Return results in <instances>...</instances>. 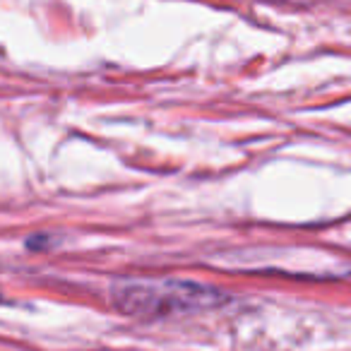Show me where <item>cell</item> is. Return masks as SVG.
I'll use <instances>...</instances> for the list:
<instances>
[{
	"label": "cell",
	"mask_w": 351,
	"mask_h": 351,
	"mask_svg": "<svg viewBox=\"0 0 351 351\" xmlns=\"http://www.w3.org/2000/svg\"><path fill=\"white\" fill-rule=\"evenodd\" d=\"M0 301H3V293H0Z\"/></svg>",
	"instance_id": "obj_2"
},
{
	"label": "cell",
	"mask_w": 351,
	"mask_h": 351,
	"mask_svg": "<svg viewBox=\"0 0 351 351\" xmlns=\"http://www.w3.org/2000/svg\"><path fill=\"white\" fill-rule=\"evenodd\" d=\"M111 298L125 315L135 317L186 315L210 311L226 301L215 287L169 277H123L113 282Z\"/></svg>",
	"instance_id": "obj_1"
}]
</instances>
